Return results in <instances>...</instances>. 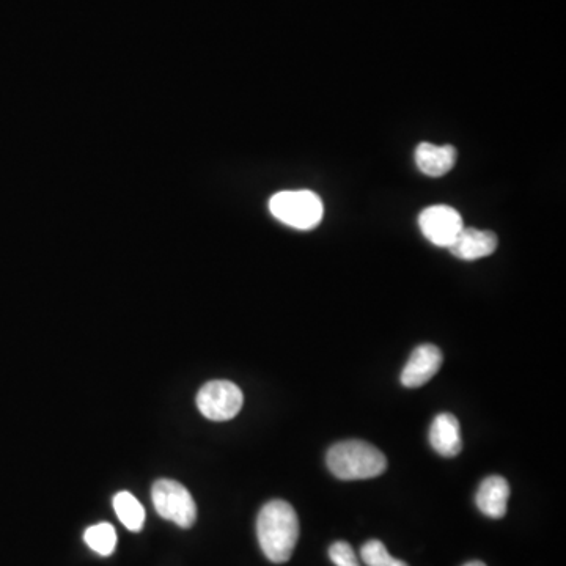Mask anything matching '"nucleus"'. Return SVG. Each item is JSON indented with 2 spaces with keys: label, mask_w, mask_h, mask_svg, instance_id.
Masks as SVG:
<instances>
[{
  "label": "nucleus",
  "mask_w": 566,
  "mask_h": 566,
  "mask_svg": "<svg viewBox=\"0 0 566 566\" xmlns=\"http://www.w3.org/2000/svg\"><path fill=\"white\" fill-rule=\"evenodd\" d=\"M257 535L261 551L271 562H288L299 540L295 508L285 500L268 502L258 515Z\"/></svg>",
  "instance_id": "nucleus-1"
},
{
  "label": "nucleus",
  "mask_w": 566,
  "mask_h": 566,
  "mask_svg": "<svg viewBox=\"0 0 566 566\" xmlns=\"http://www.w3.org/2000/svg\"><path fill=\"white\" fill-rule=\"evenodd\" d=\"M326 463L332 475L346 482L379 477L387 469L384 453L375 445L357 439L332 445Z\"/></svg>",
  "instance_id": "nucleus-2"
},
{
  "label": "nucleus",
  "mask_w": 566,
  "mask_h": 566,
  "mask_svg": "<svg viewBox=\"0 0 566 566\" xmlns=\"http://www.w3.org/2000/svg\"><path fill=\"white\" fill-rule=\"evenodd\" d=\"M269 211L277 221L296 230H312L324 216L323 200L315 192L282 191L272 195Z\"/></svg>",
  "instance_id": "nucleus-3"
},
{
  "label": "nucleus",
  "mask_w": 566,
  "mask_h": 566,
  "mask_svg": "<svg viewBox=\"0 0 566 566\" xmlns=\"http://www.w3.org/2000/svg\"><path fill=\"white\" fill-rule=\"evenodd\" d=\"M151 499L161 518L167 519L189 529L194 526L197 519V507L188 489L181 483L169 478H162L153 485Z\"/></svg>",
  "instance_id": "nucleus-4"
},
{
  "label": "nucleus",
  "mask_w": 566,
  "mask_h": 566,
  "mask_svg": "<svg viewBox=\"0 0 566 566\" xmlns=\"http://www.w3.org/2000/svg\"><path fill=\"white\" fill-rule=\"evenodd\" d=\"M243 403V390L232 381H211L197 395V408L202 416L214 422H225L238 416Z\"/></svg>",
  "instance_id": "nucleus-5"
},
{
  "label": "nucleus",
  "mask_w": 566,
  "mask_h": 566,
  "mask_svg": "<svg viewBox=\"0 0 566 566\" xmlns=\"http://www.w3.org/2000/svg\"><path fill=\"white\" fill-rule=\"evenodd\" d=\"M420 232L434 246L447 247L464 228L463 217L449 205H434L420 213Z\"/></svg>",
  "instance_id": "nucleus-6"
},
{
  "label": "nucleus",
  "mask_w": 566,
  "mask_h": 566,
  "mask_svg": "<svg viewBox=\"0 0 566 566\" xmlns=\"http://www.w3.org/2000/svg\"><path fill=\"white\" fill-rule=\"evenodd\" d=\"M442 361V351L438 346L430 343L417 346L401 372V384L408 389L425 386L439 372Z\"/></svg>",
  "instance_id": "nucleus-7"
},
{
  "label": "nucleus",
  "mask_w": 566,
  "mask_h": 566,
  "mask_svg": "<svg viewBox=\"0 0 566 566\" xmlns=\"http://www.w3.org/2000/svg\"><path fill=\"white\" fill-rule=\"evenodd\" d=\"M499 239L494 232L478 230V228L464 227L460 235L450 244L449 250L453 257L464 261H475L489 257L496 252Z\"/></svg>",
  "instance_id": "nucleus-8"
},
{
  "label": "nucleus",
  "mask_w": 566,
  "mask_h": 566,
  "mask_svg": "<svg viewBox=\"0 0 566 566\" xmlns=\"http://www.w3.org/2000/svg\"><path fill=\"white\" fill-rule=\"evenodd\" d=\"M416 166L423 175L431 178L444 177L455 167L458 153L452 145H434L430 142H423L417 145Z\"/></svg>",
  "instance_id": "nucleus-9"
},
{
  "label": "nucleus",
  "mask_w": 566,
  "mask_h": 566,
  "mask_svg": "<svg viewBox=\"0 0 566 566\" xmlns=\"http://www.w3.org/2000/svg\"><path fill=\"white\" fill-rule=\"evenodd\" d=\"M430 444L434 452L445 458L460 455L463 450L460 422L450 412L434 417L430 428Z\"/></svg>",
  "instance_id": "nucleus-10"
},
{
  "label": "nucleus",
  "mask_w": 566,
  "mask_h": 566,
  "mask_svg": "<svg viewBox=\"0 0 566 566\" xmlns=\"http://www.w3.org/2000/svg\"><path fill=\"white\" fill-rule=\"evenodd\" d=\"M508 499H510V485L507 480L500 475H491L478 486L475 504L483 515L500 519L507 513Z\"/></svg>",
  "instance_id": "nucleus-11"
},
{
  "label": "nucleus",
  "mask_w": 566,
  "mask_h": 566,
  "mask_svg": "<svg viewBox=\"0 0 566 566\" xmlns=\"http://www.w3.org/2000/svg\"><path fill=\"white\" fill-rule=\"evenodd\" d=\"M114 510L123 526L131 532H139L144 527L145 508L128 491H122L114 497Z\"/></svg>",
  "instance_id": "nucleus-12"
},
{
  "label": "nucleus",
  "mask_w": 566,
  "mask_h": 566,
  "mask_svg": "<svg viewBox=\"0 0 566 566\" xmlns=\"http://www.w3.org/2000/svg\"><path fill=\"white\" fill-rule=\"evenodd\" d=\"M84 540L87 546L98 554L111 555L117 546V532L111 524L101 522L85 530Z\"/></svg>",
  "instance_id": "nucleus-13"
},
{
  "label": "nucleus",
  "mask_w": 566,
  "mask_h": 566,
  "mask_svg": "<svg viewBox=\"0 0 566 566\" xmlns=\"http://www.w3.org/2000/svg\"><path fill=\"white\" fill-rule=\"evenodd\" d=\"M361 559L367 566H409L403 560L395 559L379 540H370L362 546Z\"/></svg>",
  "instance_id": "nucleus-14"
},
{
  "label": "nucleus",
  "mask_w": 566,
  "mask_h": 566,
  "mask_svg": "<svg viewBox=\"0 0 566 566\" xmlns=\"http://www.w3.org/2000/svg\"><path fill=\"white\" fill-rule=\"evenodd\" d=\"M329 557L335 566H361L356 552L345 541H337L329 548Z\"/></svg>",
  "instance_id": "nucleus-15"
},
{
  "label": "nucleus",
  "mask_w": 566,
  "mask_h": 566,
  "mask_svg": "<svg viewBox=\"0 0 566 566\" xmlns=\"http://www.w3.org/2000/svg\"><path fill=\"white\" fill-rule=\"evenodd\" d=\"M464 566H486V565L483 562H469V563H466V565H464Z\"/></svg>",
  "instance_id": "nucleus-16"
}]
</instances>
